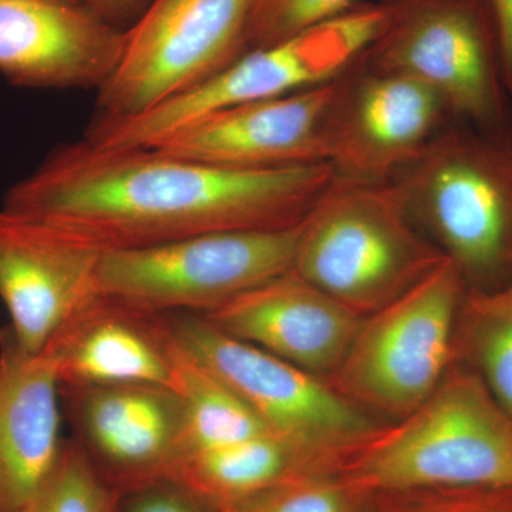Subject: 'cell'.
I'll return each instance as SVG.
<instances>
[{"mask_svg": "<svg viewBox=\"0 0 512 512\" xmlns=\"http://www.w3.org/2000/svg\"><path fill=\"white\" fill-rule=\"evenodd\" d=\"M493 13L504 86L512 97V0H488Z\"/></svg>", "mask_w": 512, "mask_h": 512, "instance_id": "obj_27", "label": "cell"}, {"mask_svg": "<svg viewBox=\"0 0 512 512\" xmlns=\"http://www.w3.org/2000/svg\"><path fill=\"white\" fill-rule=\"evenodd\" d=\"M379 512H512V488H451L377 494Z\"/></svg>", "mask_w": 512, "mask_h": 512, "instance_id": "obj_25", "label": "cell"}, {"mask_svg": "<svg viewBox=\"0 0 512 512\" xmlns=\"http://www.w3.org/2000/svg\"><path fill=\"white\" fill-rule=\"evenodd\" d=\"M100 255L42 222L0 210V299L23 349L42 352L60 326L99 295Z\"/></svg>", "mask_w": 512, "mask_h": 512, "instance_id": "obj_15", "label": "cell"}, {"mask_svg": "<svg viewBox=\"0 0 512 512\" xmlns=\"http://www.w3.org/2000/svg\"><path fill=\"white\" fill-rule=\"evenodd\" d=\"M52 363L0 329V512H22L55 467L64 440Z\"/></svg>", "mask_w": 512, "mask_h": 512, "instance_id": "obj_18", "label": "cell"}, {"mask_svg": "<svg viewBox=\"0 0 512 512\" xmlns=\"http://www.w3.org/2000/svg\"><path fill=\"white\" fill-rule=\"evenodd\" d=\"M301 224L211 232L153 247L104 252L99 292L156 313L205 315L293 269Z\"/></svg>", "mask_w": 512, "mask_h": 512, "instance_id": "obj_8", "label": "cell"}, {"mask_svg": "<svg viewBox=\"0 0 512 512\" xmlns=\"http://www.w3.org/2000/svg\"><path fill=\"white\" fill-rule=\"evenodd\" d=\"M466 291L456 266L444 259L420 284L362 319L342 365L326 382L375 419L409 416L453 362L454 328Z\"/></svg>", "mask_w": 512, "mask_h": 512, "instance_id": "obj_7", "label": "cell"}, {"mask_svg": "<svg viewBox=\"0 0 512 512\" xmlns=\"http://www.w3.org/2000/svg\"><path fill=\"white\" fill-rule=\"evenodd\" d=\"M63 413L100 476L121 495L168 480L180 460L184 403L157 384L60 389Z\"/></svg>", "mask_w": 512, "mask_h": 512, "instance_id": "obj_11", "label": "cell"}, {"mask_svg": "<svg viewBox=\"0 0 512 512\" xmlns=\"http://www.w3.org/2000/svg\"><path fill=\"white\" fill-rule=\"evenodd\" d=\"M252 0H150L126 30L119 66L97 90L93 121L136 116L248 52Z\"/></svg>", "mask_w": 512, "mask_h": 512, "instance_id": "obj_10", "label": "cell"}, {"mask_svg": "<svg viewBox=\"0 0 512 512\" xmlns=\"http://www.w3.org/2000/svg\"><path fill=\"white\" fill-rule=\"evenodd\" d=\"M175 392L184 403L180 460L197 451L275 434L221 377L180 345Z\"/></svg>", "mask_w": 512, "mask_h": 512, "instance_id": "obj_20", "label": "cell"}, {"mask_svg": "<svg viewBox=\"0 0 512 512\" xmlns=\"http://www.w3.org/2000/svg\"><path fill=\"white\" fill-rule=\"evenodd\" d=\"M338 474L370 494L512 488V414L477 373L451 362L426 402L382 424Z\"/></svg>", "mask_w": 512, "mask_h": 512, "instance_id": "obj_2", "label": "cell"}, {"mask_svg": "<svg viewBox=\"0 0 512 512\" xmlns=\"http://www.w3.org/2000/svg\"><path fill=\"white\" fill-rule=\"evenodd\" d=\"M126 30L82 2L0 0V74L35 90H99L119 66Z\"/></svg>", "mask_w": 512, "mask_h": 512, "instance_id": "obj_14", "label": "cell"}, {"mask_svg": "<svg viewBox=\"0 0 512 512\" xmlns=\"http://www.w3.org/2000/svg\"><path fill=\"white\" fill-rule=\"evenodd\" d=\"M336 174L332 163L245 170L82 138L53 148L6 191L2 210L104 254L211 232L296 227Z\"/></svg>", "mask_w": 512, "mask_h": 512, "instance_id": "obj_1", "label": "cell"}, {"mask_svg": "<svg viewBox=\"0 0 512 512\" xmlns=\"http://www.w3.org/2000/svg\"><path fill=\"white\" fill-rule=\"evenodd\" d=\"M386 3H357L342 15L237 62L133 117L93 121L84 140L104 148L153 147L220 111L299 92L336 79L383 28Z\"/></svg>", "mask_w": 512, "mask_h": 512, "instance_id": "obj_5", "label": "cell"}, {"mask_svg": "<svg viewBox=\"0 0 512 512\" xmlns=\"http://www.w3.org/2000/svg\"><path fill=\"white\" fill-rule=\"evenodd\" d=\"M357 0H252L247 49H265L335 19Z\"/></svg>", "mask_w": 512, "mask_h": 512, "instance_id": "obj_24", "label": "cell"}, {"mask_svg": "<svg viewBox=\"0 0 512 512\" xmlns=\"http://www.w3.org/2000/svg\"><path fill=\"white\" fill-rule=\"evenodd\" d=\"M200 316L325 380L342 365L363 319L293 271Z\"/></svg>", "mask_w": 512, "mask_h": 512, "instance_id": "obj_17", "label": "cell"}, {"mask_svg": "<svg viewBox=\"0 0 512 512\" xmlns=\"http://www.w3.org/2000/svg\"><path fill=\"white\" fill-rule=\"evenodd\" d=\"M339 77L220 111L148 148L197 163L245 170L330 163V113Z\"/></svg>", "mask_w": 512, "mask_h": 512, "instance_id": "obj_13", "label": "cell"}, {"mask_svg": "<svg viewBox=\"0 0 512 512\" xmlns=\"http://www.w3.org/2000/svg\"><path fill=\"white\" fill-rule=\"evenodd\" d=\"M80 2L116 28L127 30L143 15L150 0H80Z\"/></svg>", "mask_w": 512, "mask_h": 512, "instance_id": "obj_28", "label": "cell"}, {"mask_svg": "<svg viewBox=\"0 0 512 512\" xmlns=\"http://www.w3.org/2000/svg\"><path fill=\"white\" fill-rule=\"evenodd\" d=\"M178 345L234 390L276 436L338 473L382 424L322 377L225 335L202 316L167 313Z\"/></svg>", "mask_w": 512, "mask_h": 512, "instance_id": "obj_9", "label": "cell"}, {"mask_svg": "<svg viewBox=\"0 0 512 512\" xmlns=\"http://www.w3.org/2000/svg\"><path fill=\"white\" fill-rule=\"evenodd\" d=\"M121 498L70 439L64 440L55 467L22 512H120Z\"/></svg>", "mask_w": 512, "mask_h": 512, "instance_id": "obj_23", "label": "cell"}, {"mask_svg": "<svg viewBox=\"0 0 512 512\" xmlns=\"http://www.w3.org/2000/svg\"><path fill=\"white\" fill-rule=\"evenodd\" d=\"M390 180L467 289L490 292L511 281L512 133L443 128Z\"/></svg>", "mask_w": 512, "mask_h": 512, "instance_id": "obj_4", "label": "cell"}, {"mask_svg": "<svg viewBox=\"0 0 512 512\" xmlns=\"http://www.w3.org/2000/svg\"><path fill=\"white\" fill-rule=\"evenodd\" d=\"M444 259L410 218L393 180L338 171L301 224L292 271L365 318Z\"/></svg>", "mask_w": 512, "mask_h": 512, "instance_id": "obj_3", "label": "cell"}, {"mask_svg": "<svg viewBox=\"0 0 512 512\" xmlns=\"http://www.w3.org/2000/svg\"><path fill=\"white\" fill-rule=\"evenodd\" d=\"M312 471L336 473L288 440L265 434L188 454L175 464L168 480L218 505Z\"/></svg>", "mask_w": 512, "mask_h": 512, "instance_id": "obj_19", "label": "cell"}, {"mask_svg": "<svg viewBox=\"0 0 512 512\" xmlns=\"http://www.w3.org/2000/svg\"><path fill=\"white\" fill-rule=\"evenodd\" d=\"M178 345L167 313L99 293L60 326L40 355L60 389L157 384L175 390Z\"/></svg>", "mask_w": 512, "mask_h": 512, "instance_id": "obj_16", "label": "cell"}, {"mask_svg": "<svg viewBox=\"0 0 512 512\" xmlns=\"http://www.w3.org/2000/svg\"><path fill=\"white\" fill-rule=\"evenodd\" d=\"M47 2L77 3L80 2V0H47Z\"/></svg>", "mask_w": 512, "mask_h": 512, "instance_id": "obj_29", "label": "cell"}, {"mask_svg": "<svg viewBox=\"0 0 512 512\" xmlns=\"http://www.w3.org/2000/svg\"><path fill=\"white\" fill-rule=\"evenodd\" d=\"M387 18L360 62L434 90L448 113L485 133H512L488 0H386Z\"/></svg>", "mask_w": 512, "mask_h": 512, "instance_id": "obj_6", "label": "cell"}, {"mask_svg": "<svg viewBox=\"0 0 512 512\" xmlns=\"http://www.w3.org/2000/svg\"><path fill=\"white\" fill-rule=\"evenodd\" d=\"M448 110L426 84L380 72L359 57L339 77L330 113L329 161L339 173L392 178L444 128Z\"/></svg>", "mask_w": 512, "mask_h": 512, "instance_id": "obj_12", "label": "cell"}, {"mask_svg": "<svg viewBox=\"0 0 512 512\" xmlns=\"http://www.w3.org/2000/svg\"><path fill=\"white\" fill-rule=\"evenodd\" d=\"M215 508L218 512H379L375 494L330 471L298 474Z\"/></svg>", "mask_w": 512, "mask_h": 512, "instance_id": "obj_22", "label": "cell"}, {"mask_svg": "<svg viewBox=\"0 0 512 512\" xmlns=\"http://www.w3.org/2000/svg\"><path fill=\"white\" fill-rule=\"evenodd\" d=\"M120 512H218L204 500L173 480L148 485L123 495Z\"/></svg>", "mask_w": 512, "mask_h": 512, "instance_id": "obj_26", "label": "cell"}, {"mask_svg": "<svg viewBox=\"0 0 512 512\" xmlns=\"http://www.w3.org/2000/svg\"><path fill=\"white\" fill-rule=\"evenodd\" d=\"M453 363L477 373L512 414V279L495 291L464 293L454 328Z\"/></svg>", "mask_w": 512, "mask_h": 512, "instance_id": "obj_21", "label": "cell"}]
</instances>
